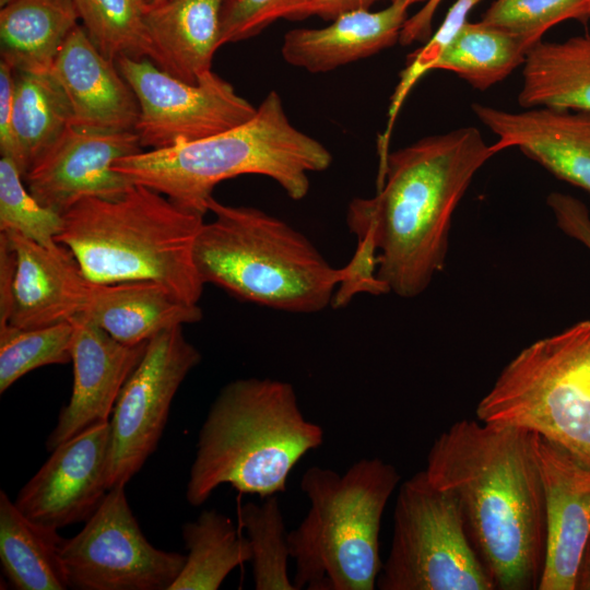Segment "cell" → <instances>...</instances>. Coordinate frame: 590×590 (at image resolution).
<instances>
[{"label": "cell", "mask_w": 590, "mask_h": 590, "mask_svg": "<svg viewBox=\"0 0 590 590\" xmlns=\"http://www.w3.org/2000/svg\"><path fill=\"white\" fill-rule=\"evenodd\" d=\"M496 153L474 127L428 135L388 152L379 188L354 198L346 225L356 237L349 266L386 293L420 296L446 266L453 213L477 170Z\"/></svg>", "instance_id": "obj_1"}, {"label": "cell", "mask_w": 590, "mask_h": 590, "mask_svg": "<svg viewBox=\"0 0 590 590\" xmlns=\"http://www.w3.org/2000/svg\"><path fill=\"white\" fill-rule=\"evenodd\" d=\"M536 434L473 420L433 442L424 470L457 499L468 535L499 590L538 589L546 520Z\"/></svg>", "instance_id": "obj_2"}, {"label": "cell", "mask_w": 590, "mask_h": 590, "mask_svg": "<svg viewBox=\"0 0 590 590\" xmlns=\"http://www.w3.org/2000/svg\"><path fill=\"white\" fill-rule=\"evenodd\" d=\"M323 438L322 427L304 416L292 384L233 380L220 390L199 430L186 499L200 506L222 484L261 498L284 493L293 468Z\"/></svg>", "instance_id": "obj_3"}, {"label": "cell", "mask_w": 590, "mask_h": 590, "mask_svg": "<svg viewBox=\"0 0 590 590\" xmlns=\"http://www.w3.org/2000/svg\"><path fill=\"white\" fill-rule=\"evenodd\" d=\"M332 155L290 121L278 92H270L248 121L176 146L121 157L113 168L204 215L220 182L240 175L273 179L293 200L309 191V173L330 167Z\"/></svg>", "instance_id": "obj_4"}, {"label": "cell", "mask_w": 590, "mask_h": 590, "mask_svg": "<svg viewBox=\"0 0 590 590\" xmlns=\"http://www.w3.org/2000/svg\"><path fill=\"white\" fill-rule=\"evenodd\" d=\"M203 216L134 184L117 199L87 197L74 203L62 214L56 240L91 282H154L196 305L204 285L193 257Z\"/></svg>", "instance_id": "obj_5"}, {"label": "cell", "mask_w": 590, "mask_h": 590, "mask_svg": "<svg viewBox=\"0 0 590 590\" xmlns=\"http://www.w3.org/2000/svg\"><path fill=\"white\" fill-rule=\"evenodd\" d=\"M194 243L203 283L278 310L314 314L328 307L347 279L315 245L283 220L260 209L227 205L213 197Z\"/></svg>", "instance_id": "obj_6"}, {"label": "cell", "mask_w": 590, "mask_h": 590, "mask_svg": "<svg viewBox=\"0 0 590 590\" xmlns=\"http://www.w3.org/2000/svg\"><path fill=\"white\" fill-rule=\"evenodd\" d=\"M400 479L379 458L361 459L343 474L318 465L305 471L300 488L309 509L288 532L297 590L376 588L381 519Z\"/></svg>", "instance_id": "obj_7"}, {"label": "cell", "mask_w": 590, "mask_h": 590, "mask_svg": "<svg viewBox=\"0 0 590 590\" xmlns=\"http://www.w3.org/2000/svg\"><path fill=\"white\" fill-rule=\"evenodd\" d=\"M475 413L485 424L535 433L590 464V319L522 349Z\"/></svg>", "instance_id": "obj_8"}, {"label": "cell", "mask_w": 590, "mask_h": 590, "mask_svg": "<svg viewBox=\"0 0 590 590\" xmlns=\"http://www.w3.org/2000/svg\"><path fill=\"white\" fill-rule=\"evenodd\" d=\"M380 590H493L495 583L468 535L457 499L425 471L403 482L393 534L378 575Z\"/></svg>", "instance_id": "obj_9"}, {"label": "cell", "mask_w": 590, "mask_h": 590, "mask_svg": "<svg viewBox=\"0 0 590 590\" xmlns=\"http://www.w3.org/2000/svg\"><path fill=\"white\" fill-rule=\"evenodd\" d=\"M125 484L109 488L83 529L59 554L70 589L169 590L186 556L153 546L129 506Z\"/></svg>", "instance_id": "obj_10"}, {"label": "cell", "mask_w": 590, "mask_h": 590, "mask_svg": "<svg viewBox=\"0 0 590 590\" xmlns=\"http://www.w3.org/2000/svg\"><path fill=\"white\" fill-rule=\"evenodd\" d=\"M201 354L182 327L160 332L125 382L109 424L108 485L127 484L156 450L174 397Z\"/></svg>", "instance_id": "obj_11"}, {"label": "cell", "mask_w": 590, "mask_h": 590, "mask_svg": "<svg viewBox=\"0 0 590 590\" xmlns=\"http://www.w3.org/2000/svg\"><path fill=\"white\" fill-rule=\"evenodd\" d=\"M116 63L139 102L134 132L142 148L167 149L209 138L248 121L257 111L213 71L189 84L149 58L119 57Z\"/></svg>", "instance_id": "obj_12"}, {"label": "cell", "mask_w": 590, "mask_h": 590, "mask_svg": "<svg viewBox=\"0 0 590 590\" xmlns=\"http://www.w3.org/2000/svg\"><path fill=\"white\" fill-rule=\"evenodd\" d=\"M108 451V422L66 440L20 489L14 505L34 523L52 530L85 522L109 491Z\"/></svg>", "instance_id": "obj_13"}, {"label": "cell", "mask_w": 590, "mask_h": 590, "mask_svg": "<svg viewBox=\"0 0 590 590\" xmlns=\"http://www.w3.org/2000/svg\"><path fill=\"white\" fill-rule=\"evenodd\" d=\"M140 152L134 131L96 133L71 126L24 179L42 205L62 215L83 198L123 196L134 184L113 165Z\"/></svg>", "instance_id": "obj_14"}, {"label": "cell", "mask_w": 590, "mask_h": 590, "mask_svg": "<svg viewBox=\"0 0 590 590\" xmlns=\"http://www.w3.org/2000/svg\"><path fill=\"white\" fill-rule=\"evenodd\" d=\"M546 520L539 590H575L590 538V464L536 434Z\"/></svg>", "instance_id": "obj_15"}, {"label": "cell", "mask_w": 590, "mask_h": 590, "mask_svg": "<svg viewBox=\"0 0 590 590\" xmlns=\"http://www.w3.org/2000/svg\"><path fill=\"white\" fill-rule=\"evenodd\" d=\"M73 387L45 446L52 451L85 429L109 421L117 398L141 362L148 342L126 344L83 317L71 319Z\"/></svg>", "instance_id": "obj_16"}, {"label": "cell", "mask_w": 590, "mask_h": 590, "mask_svg": "<svg viewBox=\"0 0 590 590\" xmlns=\"http://www.w3.org/2000/svg\"><path fill=\"white\" fill-rule=\"evenodd\" d=\"M472 111L498 140L497 154L517 148L547 172L590 194V111L546 107L508 111L474 103Z\"/></svg>", "instance_id": "obj_17"}, {"label": "cell", "mask_w": 590, "mask_h": 590, "mask_svg": "<svg viewBox=\"0 0 590 590\" xmlns=\"http://www.w3.org/2000/svg\"><path fill=\"white\" fill-rule=\"evenodd\" d=\"M51 72L68 97L72 127L96 133L134 131L138 98L116 60L94 46L83 26L69 35Z\"/></svg>", "instance_id": "obj_18"}, {"label": "cell", "mask_w": 590, "mask_h": 590, "mask_svg": "<svg viewBox=\"0 0 590 590\" xmlns=\"http://www.w3.org/2000/svg\"><path fill=\"white\" fill-rule=\"evenodd\" d=\"M15 251L16 271L9 324L42 328L70 321L85 304L91 281L62 244L43 246L4 232Z\"/></svg>", "instance_id": "obj_19"}, {"label": "cell", "mask_w": 590, "mask_h": 590, "mask_svg": "<svg viewBox=\"0 0 590 590\" xmlns=\"http://www.w3.org/2000/svg\"><path fill=\"white\" fill-rule=\"evenodd\" d=\"M410 7L403 2L379 11L345 13L320 28H294L284 35L281 52L291 66L328 72L370 57L399 42Z\"/></svg>", "instance_id": "obj_20"}, {"label": "cell", "mask_w": 590, "mask_h": 590, "mask_svg": "<svg viewBox=\"0 0 590 590\" xmlns=\"http://www.w3.org/2000/svg\"><path fill=\"white\" fill-rule=\"evenodd\" d=\"M224 0H165L148 7L149 59L164 72L189 84L211 70L220 45Z\"/></svg>", "instance_id": "obj_21"}, {"label": "cell", "mask_w": 590, "mask_h": 590, "mask_svg": "<svg viewBox=\"0 0 590 590\" xmlns=\"http://www.w3.org/2000/svg\"><path fill=\"white\" fill-rule=\"evenodd\" d=\"M78 316L122 343L139 344L167 329L200 321L202 310L154 282H91Z\"/></svg>", "instance_id": "obj_22"}, {"label": "cell", "mask_w": 590, "mask_h": 590, "mask_svg": "<svg viewBox=\"0 0 590 590\" xmlns=\"http://www.w3.org/2000/svg\"><path fill=\"white\" fill-rule=\"evenodd\" d=\"M80 20L73 0H11L0 11L1 60L16 72H49Z\"/></svg>", "instance_id": "obj_23"}, {"label": "cell", "mask_w": 590, "mask_h": 590, "mask_svg": "<svg viewBox=\"0 0 590 590\" xmlns=\"http://www.w3.org/2000/svg\"><path fill=\"white\" fill-rule=\"evenodd\" d=\"M518 103L590 111V34L534 44L522 64Z\"/></svg>", "instance_id": "obj_24"}, {"label": "cell", "mask_w": 590, "mask_h": 590, "mask_svg": "<svg viewBox=\"0 0 590 590\" xmlns=\"http://www.w3.org/2000/svg\"><path fill=\"white\" fill-rule=\"evenodd\" d=\"M62 540L58 530L27 519L0 491V562L14 589H69L59 554Z\"/></svg>", "instance_id": "obj_25"}, {"label": "cell", "mask_w": 590, "mask_h": 590, "mask_svg": "<svg viewBox=\"0 0 590 590\" xmlns=\"http://www.w3.org/2000/svg\"><path fill=\"white\" fill-rule=\"evenodd\" d=\"M68 97L51 71L16 72L13 130L23 178L50 151L69 127Z\"/></svg>", "instance_id": "obj_26"}, {"label": "cell", "mask_w": 590, "mask_h": 590, "mask_svg": "<svg viewBox=\"0 0 590 590\" xmlns=\"http://www.w3.org/2000/svg\"><path fill=\"white\" fill-rule=\"evenodd\" d=\"M181 535L188 554L169 590H217L232 570L251 559L248 539L216 509L185 522Z\"/></svg>", "instance_id": "obj_27"}, {"label": "cell", "mask_w": 590, "mask_h": 590, "mask_svg": "<svg viewBox=\"0 0 590 590\" xmlns=\"http://www.w3.org/2000/svg\"><path fill=\"white\" fill-rule=\"evenodd\" d=\"M532 47L523 38L485 24L465 22L435 62L433 70L456 73L485 91L523 64Z\"/></svg>", "instance_id": "obj_28"}, {"label": "cell", "mask_w": 590, "mask_h": 590, "mask_svg": "<svg viewBox=\"0 0 590 590\" xmlns=\"http://www.w3.org/2000/svg\"><path fill=\"white\" fill-rule=\"evenodd\" d=\"M239 521L250 545L255 589L297 590L288 576V532L276 495L243 505Z\"/></svg>", "instance_id": "obj_29"}, {"label": "cell", "mask_w": 590, "mask_h": 590, "mask_svg": "<svg viewBox=\"0 0 590 590\" xmlns=\"http://www.w3.org/2000/svg\"><path fill=\"white\" fill-rule=\"evenodd\" d=\"M94 46L108 59L150 56L145 0H73Z\"/></svg>", "instance_id": "obj_30"}, {"label": "cell", "mask_w": 590, "mask_h": 590, "mask_svg": "<svg viewBox=\"0 0 590 590\" xmlns=\"http://www.w3.org/2000/svg\"><path fill=\"white\" fill-rule=\"evenodd\" d=\"M73 334L71 320L34 329L0 328V393L36 368L71 362Z\"/></svg>", "instance_id": "obj_31"}, {"label": "cell", "mask_w": 590, "mask_h": 590, "mask_svg": "<svg viewBox=\"0 0 590 590\" xmlns=\"http://www.w3.org/2000/svg\"><path fill=\"white\" fill-rule=\"evenodd\" d=\"M14 162L0 160V232H15L43 246L57 245L63 227L61 214L42 205L22 184Z\"/></svg>", "instance_id": "obj_32"}, {"label": "cell", "mask_w": 590, "mask_h": 590, "mask_svg": "<svg viewBox=\"0 0 590 590\" xmlns=\"http://www.w3.org/2000/svg\"><path fill=\"white\" fill-rule=\"evenodd\" d=\"M567 20L588 21V0H495L481 22L515 34L530 45Z\"/></svg>", "instance_id": "obj_33"}, {"label": "cell", "mask_w": 590, "mask_h": 590, "mask_svg": "<svg viewBox=\"0 0 590 590\" xmlns=\"http://www.w3.org/2000/svg\"><path fill=\"white\" fill-rule=\"evenodd\" d=\"M483 0H456L450 7L439 28L420 50L409 59L401 73L390 107V123H392L399 107L412 86L433 67L458 31L467 22L469 13Z\"/></svg>", "instance_id": "obj_34"}, {"label": "cell", "mask_w": 590, "mask_h": 590, "mask_svg": "<svg viewBox=\"0 0 590 590\" xmlns=\"http://www.w3.org/2000/svg\"><path fill=\"white\" fill-rule=\"evenodd\" d=\"M304 0H224L220 19V45L258 35L279 19H287Z\"/></svg>", "instance_id": "obj_35"}, {"label": "cell", "mask_w": 590, "mask_h": 590, "mask_svg": "<svg viewBox=\"0 0 590 590\" xmlns=\"http://www.w3.org/2000/svg\"><path fill=\"white\" fill-rule=\"evenodd\" d=\"M546 201L558 228L590 250V213L586 204L562 192L550 193Z\"/></svg>", "instance_id": "obj_36"}, {"label": "cell", "mask_w": 590, "mask_h": 590, "mask_svg": "<svg viewBox=\"0 0 590 590\" xmlns=\"http://www.w3.org/2000/svg\"><path fill=\"white\" fill-rule=\"evenodd\" d=\"M15 70L0 60V152L17 163V146L13 130Z\"/></svg>", "instance_id": "obj_37"}, {"label": "cell", "mask_w": 590, "mask_h": 590, "mask_svg": "<svg viewBox=\"0 0 590 590\" xmlns=\"http://www.w3.org/2000/svg\"><path fill=\"white\" fill-rule=\"evenodd\" d=\"M16 271L15 251L4 232H0V328L9 324Z\"/></svg>", "instance_id": "obj_38"}, {"label": "cell", "mask_w": 590, "mask_h": 590, "mask_svg": "<svg viewBox=\"0 0 590 590\" xmlns=\"http://www.w3.org/2000/svg\"><path fill=\"white\" fill-rule=\"evenodd\" d=\"M380 0H304L288 20H302L311 15L333 21L337 17L369 8Z\"/></svg>", "instance_id": "obj_39"}, {"label": "cell", "mask_w": 590, "mask_h": 590, "mask_svg": "<svg viewBox=\"0 0 590 590\" xmlns=\"http://www.w3.org/2000/svg\"><path fill=\"white\" fill-rule=\"evenodd\" d=\"M442 0H428L412 16L408 17L400 33L399 42L410 45L429 38L434 15Z\"/></svg>", "instance_id": "obj_40"}, {"label": "cell", "mask_w": 590, "mask_h": 590, "mask_svg": "<svg viewBox=\"0 0 590 590\" xmlns=\"http://www.w3.org/2000/svg\"><path fill=\"white\" fill-rule=\"evenodd\" d=\"M575 590H590V538L581 556Z\"/></svg>", "instance_id": "obj_41"}, {"label": "cell", "mask_w": 590, "mask_h": 590, "mask_svg": "<svg viewBox=\"0 0 590 590\" xmlns=\"http://www.w3.org/2000/svg\"><path fill=\"white\" fill-rule=\"evenodd\" d=\"M391 2H403L405 3L406 5L411 7L415 3H420V2H427L428 0H390Z\"/></svg>", "instance_id": "obj_42"}, {"label": "cell", "mask_w": 590, "mask_h": 590, "mask_svg": "<svg viewBox=\"0 0 590 590\" xmlns=\"http://www.w3.org/2000/svg\"><path fill=\"white\" fill-rule=\"evenodd\" d=\"M165 0H145L148 7H154V5H157L162 2H164Z\"/></svg>", "instance_id": "obj_43"}, {"label": "cell", "mask_w": 590, "mask_h": 590, "mask_svg": "<svg viewBox=\"0 0 590 590\" xmlns=\"http://www.w3.org/2000/svg\"><path fill=\"white\" fill-rule=\"evenodd\" d=\"M11 0H0V7H3L4 4H7L8 2H10Z\"/></svg>", "instance_id": "obj_44"}, {"label": "cell", "mask_w": 590, "mask_h": 590, "mask_svg": "<svg viewBox=\"0 0 590 590\" xmlns=\"http://www.w3.org/2000/svg\"><path fill=\"white\" fill-rule=\"evenodd\" d=\"M590 20V0H588V21Z\"/></svg>", "instance_id": "obj_45"}]
</instances>
